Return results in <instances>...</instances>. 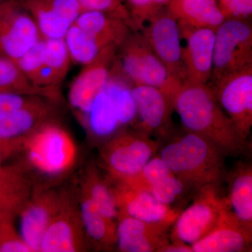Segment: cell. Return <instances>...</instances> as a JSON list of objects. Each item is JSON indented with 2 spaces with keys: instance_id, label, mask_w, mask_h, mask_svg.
I'll use <instances>...</instances> for the list:
<instances>
[{
  "instance_id": "obj_1",
  "label": "cell",
  "mask_w": 252,
  "mask_h": 252,
  "mask_svg": "<svg viewBox=\"0 0 252 252\" xmlns=\"http://www.w3.org/2000/svg\"><path fill=\"white\" fill-rule=\"evenodd\" d=\"M174 108L185 131L211 142L225 157L250 156L251 144L220 107L211 86L184 83L174 99Z\"/></svg>"
},
{
  "instance_id": "obj_5",
  "label": "cell",
  "mask_w": 252,
  "mask_h": 252,
  "mask_svg": "<svg viewBox=\"0 0 252 252\" xmlns=\"http://www.w3.org/2000/svg\"><path fill=\"white\" fill-rule=\"evenodd\" d=\"M220 188V186H207L194 195L193 203L180 212L172 225L170 242L191 246L217 226L228 207Z\"/></svg>"
},
{
  "instance_id": "obj_40",
  "label": "cell",
  "mask_w": 252,
  "mask_h": 252,
  "mask_svg": "<svg viewBox=\"0 0 252 252\" xmlns=\"http://www.w3.org/2000/svg\"><path fill=\"white\" fill-rule=\"evenodd\" d=\"M4 56V55L2 54V52H1V49H0V56Z\"/></svg>"
},
{
  "instance_id": "obj_9",
  "label": "cell",
  "mask_w": 252,
  "mask_h": 252,
  "mask_svg": "<svg viewBox=\"0 0 252 252\" xmlns=\"http://www.w3.org/2000/svg\"><path fill=\"white\" fill-rule=\"evenodd\" d=\"M35 21L18 0L0 2V49L16 61L42 39Z\"/></svg>"
},
{
  "instance_id": "obj_25",
  "label": "cell",
  "mask_w": 252,
  "mask_h": 252,
  "mask_svg": "<svg viewBox=\"0 0 252 252\" xmlns=\"http://www.w3.org/2000/svg\"><path fill=\"white\" fill-rule=\"evenodd\" d=\"M129 81L121 69L117 56L104 91L112 101L121 126L130 125L137 119L132 86Z\"/></svg>"
},
{
  "instance_id": "obj_19",
  "label": "cell",
  "mask_w": 252,
  "mask_h": 252,
  "mask_svg": "<svg viewBox=\"0 0 252 252\" xmlns=\"http://www.w3.org/2000/svg\"><path fill=\"white\" fill-rule=\"evenodd\" d=\"M228 195L225 197L230 211L245 227L252 230V165L238 162L227 173Z\"/></svg>"
},
{
  "instance_id": "obj_6",
  "label": "cell",
  "mask_w": 252,
  "mask_h": 252,
  "mask_svg": "<svg viewBox=\"0 0 252 252\" xmlns=\"http://www.w3.org/2000/svg\"><path fill=\"white\" fill-rule=\"evenodd\" d=\"M252 64V28L248 20L225 19L215 31L210 80L221 78Z\"/></svg>"
},
{
  "instance_id": "obj_11",
  "label": "cell",
  "mask_w": 252,
  "mask_h": 252,
  "mask_svg": "<svg viewBox=\"0 0 252 252\" xmlns=\"http://www.w3.org/2000/svg\"><path fill=\"white\" fill-rule=\"evenodd\" d=\"M119 48L114 44L104 48L92 62L84 65L73 81L69 91V103L84 116L107 84Z\"/></svg>"
},
{
  "instance_id": "obj_14",
  "label": "cell",
  "mask_w": 252,
  "mask_h": 252,
  "mask_svg": "<svg viewBox=\"0 0 252 252\" xmlns=\"http://www.w3.org/2000/svg\"><path fill=\"white\" fill-rule=\"evenodd\" d=\"M179 26L181 36L186 39V47L183 48L186 82L207 84L212 75L215 31L210 28Z\"/></svg>"
},
{
  "instance_id": "obj_17",
  "label": "cell",
  "mask_w": 252,
  "mask_h": 252,
  "mask_svg": "<svg viewBox=\"0 0 252 252\" xmlns=\"http://www.w3.org/2000/svg\"><path fill=\"white\" fill-rule=\"evenodd\" d=\"M252 230L242 224L227 207L213 230L191 245L193 252H252Z\"/></svg>"
},
{
  "instance_id": "obj_37",
  "label": "cell",
  "mask_w": 252,
  "mask_h": 252,
  "mask_svg": "<svg viewBox=\"0 0 252 252\" xmlns=\"http://www.w3.org/2000/svg\"><path fill=\"white\" fill-rule=\"evenodd\" d=\"M28 135L18 138L0 139V165L24 149L25 142Z\"/></svg>"
},
{
  "instance_id": "obj_32",
  "label": "cell",
  "mask_w": 252,
  "mask_h": 252,
  "mask_svg": "<svg viewBox=\"0 0 252 252\" xmlns=\"http://www.w3.org/2000/svg\"><path fill=\"white\" fill-rule=\"evenodd\" d=\"M44 53L45 39L42 38L20 59L14 61L24 75L36 86H42L41 80L45 67Z\"/></svg>"
},
{
  "instance_id": "obj_39",
  "label": "cell",
  "mask_w": 252,
  "mask_h": 252,
  "mask_svg": "<svg viewBox=\"0 0 252 252\" xmlns=\"http://www.w3.org/2000/svg\"><path fill=\"white\" fill-rule=\"evenodd\" d=\"M154 4L157 6V7L160 8L162 5L168 4L171 0H152Z\"/></svg>"
},
{
  "instance_id": "obj_13",
  "label": "cell",
  "mask_w": 252,
  "mask_h": 252,
  "mask_svg": "<svg viewBox=\"0 0 252 252\" xmlns=\"http://www.w3.org/2000/svg\"><path fill=\"white\" fill-rule=\"evenodd\" d=\"M118 250L124 252H161L170 243L172 225L117 217Z\"/></svg>"
},
{
  "instance_id": "obj_36",
  "label": "cell",
  "mask_w": 252,
  "mask_h": 252,
  "mask_svg": "<svg viewBox=\"0 0 252 252\" xmlns=\"http://www.w3.org/2000/svg\"><path fill=\"white\" fill-rule=\"evenodd\" d=\"M225 19L248 20L252 14V0H216Z\"/></svg>"
},
{
  "instance_id": "obj_4",
  "label": "cell",
  "mask_w": 252,
  "mask_h": 252,
  "mask_svg": "<svg viewBox=\"0 0 252 252\" xmlns=\"http://www.w3.org/2000/svg\"><path fill=\"white\" fill-rule=\"evenodd\" d=\"M159 147L158 142L142 131H119L102 145L100 157L111 180L117 183L138 173Z\"/></svg>"
},
{
  "instance_id": "obj_27",
  "label": "cell",
  "mask_w": 252,
  "mask_h": 252,
  "mask_svg": "<svg viewBox=\"0 0 252 252\" xmlns=\"http://www.w3.org/2000/svg\"><path fill=\"white\" fill-rule=\"evenodd\" d=\"M85 117L91 132L99 138L109 140L122 127L112 101L104 89L97 94Z\"/></svg>"
},
{
  "instance_id": "obj_12",
  "label": "cell",
  "mask_w": 252,
  "mask_h": 252,
  "mask_svg": "<svg viewBox=\"0 0 252 252\" xmlns=\"http://www.w3.org/2000/svg\"><path fill=\"white\" fill-rule=\"evenodd\" d=\"M84 233L80 212L65 196L62 206L46 228L41 240L40 252L85 251Z\"/></svg>"
},
{
  "instance_id": "obj_16",
  "label": "cell",
  "mask_w": 252,
  "mask_h": 252,
  "mask_svg": "<svg viewBox=\"0 0 252 252\" xmlns=\"http://www.w3.org/2000/svg\"><path fill=\"white\" fill-rule=\"evenodd\" d=\"M66 195L46 192L28 200L21 212V235L32 252H40L41 240Z\"/></svg>"
},
{
  "instance_id": "obj_33",
  "label": "cell",
  "mask_w": 252,
  "mask_h": 252,
  "mask_svg": "<svg viewBox=\"0 0 252 252\" xmlns=\"http://www.w3.org/2000/svg\"><path fill=\"white\" fill-rule=\"evenodd\" d=\"M149 192L160 203L172 207H175V204L183 200L189 194H193L185 184L173 174L156 183Z\"/></svg>"
},
{
  "instance_id": "obj_30",
  "label": "cell",
  "mask_w": 252,
  "mask_h": 252,
  "mask_svg": "<svg viewBox=\"0 0 252 252\" xmlns=\"http://www.w3.org/2000/svg\"><path fill=\"white\" fill-rule=\"evenodd\" d=\"M64 39L71 60L83 65L92 62L105 48L75 23L69 28Z\"/></svg>"
},
{
  "instance_id": "obj_41",
  "label": "cell",
  "mask_w": 252,
  "mask_h": 252,
  "mask_svg": "<svg viewBox=\"0 0 252 252\" xmlns=\"http://www.w3.org/2000/svg\"><path fill=\"white\" fill-rule=\"evenodd\" d=\"M4 1V0H0V2H1V1Z\"/></svg>"
},
{
  "instance_id": "obj_8",
  "label": "cell",
  "mask_w": 252,
  "mask_h": 252,
  "mask_svg": "<svg viewBox=\"0 0 252 252\" xmlns=\"http://www.w3.org/2000/svg\"><path fill=\"white\" fill-rule=\"evenodd\" d=\"M211 88L239 133L248 140L252 127V64L221 78Z\"/></svg>"
},
{
  "instance_id": "obj_22",
  "label": "cell",
  "mask_w": 252,
  "mask_h": 252,
  "mask_svg": "<svg viewBox=\"0 0 252 252\" xmlns=\"http://www.w3.org/2000/svg\"><path fill=\"white\" fill-rule=\"evenodd\" d=\"M167 11L179 24L216 31L225 21L216 0H171Z\"/></svg>"
},
{
  "instance_id": "obj_7",
  "label": "cell",
  "mask_w": 252,
  "mask_h": 252,
  "mask_svg": "<svg viewBox=\"0 0 252 252\" xmlns=\"http://www.w3.org/2000/svg\"><path fill=\"white\" fill-rule=\"evenodd\" d=\"M30 163L43 173L58 175L67 171L76 158V149L69 134L47 122L28 136L25 142Z\"/></svg>"
},
{
  "instance_id": "obj_34",
  "label": "cell",
  "mask_w": 252,
  "mask_h": 252,
  "mask_svg": "<svg viewBox=\"0 0 252 252\" xmlns=\"http://www.w3.org/2000/svg\"><path fill=\"white\" fill-rule=\"evenodd\" d=\"M12 217L0 220V252H29L31 248L18 234Z\"/></svg>"
},
{
  "instance_id": "obj_10",
  "label": "cell",
  "mask_w": 252,
  "mask_h": 252,
  "mask_svg": "<svg viewBox=\"0 0 252 252\" xmlns=\"http://www.w3.org/2000/svg\"><path fill=\"white\" fill-rule=\"evenodd\" d=\"M147 21L148 26L142 34L170 74L184 84L187 73L178 21L168 11L160 10Z\"/></svg>"
},
{
  "instance_id": "obj_24",
  "label": "cell",
  "mask_w": 252,
  "mask_h": 252,
  "mask_svg": "<svg viewBox=\"0 0 252 252\" xmlns=\"http://www.w3.org/2000/svg\"><path fill=\"white\" fill-rule=\"evenodd\" d=\"M31 94L57 102L61 99L59 86H39L31 82L12 60L0 56V94Z\"/></svg>"
},
{
  "instance_id": "obj_23",
  "label": "cell",
  "mask_w": 252,
  "mask_h": 252,
  "mask_svg": "<svg viewBox=\"0 0 252 252\" xmlns=\"http://www.w3.org/2000/svg\"><path fill=\"white\" fill-rule=\"evenodd\" d=\"M81 193L80 215L84 231L97 250H112L117 246V221L105 216L85 192Z\"/></svg>"
},
{
  "instance_id": "obj_28",
  "label": "cell",
  "mask_w": 252,
  "mask_h": 252,
  "mask_svg": "<svg viewBox=\"0 0 252 252\" xmlns=\"http://www.w3.org/2000/svg\"><path fill=\"white\" fill-rule=\"evenodd\" d=\"M70 56L63 39H45L44 67L41 86H59L69 70Z\"/></svg>"
},
{
  "instance_id": "obj_2",
  "label": "cell",
  "mask_w": 252,
  "mask_h": 252,
  "mask_svg": "<svg viewBox=\"0 0 252 252\" xmlns=\"http://www.w3.org/2000/svg\"><path fill=\"white\" fill-rule=\"evenodd\" d=\"M158 151L170 171L193 195L203 187L220 186L225 180V156L200 136L186 131L160 145Z\"/></svg>"
},
{
  "instance_id": "obj_29",
  "label": "cell",
  "mask_w": 252,
  "mask_h": 252,
  "mask_svg": "<svg viewBox=\"0 0 252 252\" xmlns=\"http://www.w3.org/2000/svg\"><path fill=\"white\" fill-rule=\"evenodd\" d=\"M82 191L90 197L105 216L117 220L118 209L112 187L102 178L94 165L89 167L86 172Z\"/></svg>"
},
{
  "instance_id": "obj_18",
  "label": "cell",
  "mask_w": 252,
  "mask_h": 252,
  "mask_svg": "<svg viewBox=\"0 0 252 252\" xmlns=\"http://www.w3.org/2000/svg\"><path fill=\"white\" fill-rule=\"evenodd\" d=\"M132 94L140 119L138 130L150 135L165 128L174 108V101L163 91L145 85H133Z\"/></svg>"
},
{
  "instance_id": "obj_26",
  "label": "cell",
  "mask_w": 252,
  "mask_h": 252,
  "mask_svg": "<svg viewBox=\"0 0 252 252\" xmlns=\"http://www.w3.org/2000/svg\"><path fill=\"white\" fill-rule=\"evenodd\" d=\"M35 21L44 39H63L72 24L53 8L49 0H18Z\"/></svg>"
},
{
  "instance_id": "obj_21",
  "label": "cell",
  "mask_w": 252,
  "mask_h": 252,
  "mask_svg": "<svg viewBox=\"0 0 252 252\" xmlns=\"http://www.w3.org/2000/svg\"><path fill=\"white\" fill-rule=\"evenodd\" d=\"M74 23L104 47H119L130 32L125 21L103 11H82Z\"/></svg>"
},
{
  "instance_id": "obj_35",
  "label": "cell",
  "mask_w": 252,
  "mask_h": 252,
  "mask_svg": "<svg viewBox=\"0 0 252 252\" xmlns=\"http://www.w3.org/2000/svg\"><path fill=\"white\" fill-rule=\"evenodd\" d=\"M124 0H79L82 11H99L108 13L125 21L132 28L130 11L126 7Z\"/></svg>"
},
{
  "instance_id": "obj_38",
  "label": "cell",
  "mask_w": 252,
  "mask_h": 252,
  "mask_svg": "<svg viewBox=\"0 0 252 252\" xmlns=\"http://www.w3.org/2000/svg\"><path fill=\"white\" fill-rule=\"evenodd\" d=\"M161 252H193L190 245L180 243V242H170Z\"/></svg>"
},
{
  "instance_id": "obj_31",
  "label": "cell",
  "mask_w": 252,
  "mask_h": 252,
  "mask_svg": "<svg viewBox=\"0 0 252 252\" xmlns=\"http://www.w3.org/2000/svg\"><path fill=\"white\" fill-rule=\"evenodd\" d=\"M172 174L161 158L158 155L154 156L138 173L128 180L117 183L149 191L156 183Z\"/></svg>"
},
{
  "instance_id": "obj_3",
  "label": "cell",
  "mask_w": 252,
  "mask_h": 252,
  "mask_svg": "<svg viewBox=\"0 0 252 252\" xmlns=\"http://www.w3.org/2000/svg\"><path fill=\"white\" fill-rule=\"evenodd\" d=\"M119 50L118 62L133 85L157 88L174 101L183 84L170 74L143 34L130 32Z\"/></svg>"
},
{
  "instance_id": "obj_15",
  "label": "cell",
  "mask_w": 252,
  "mask_h": 252,
  "mask_svg": "<svg viewBox=\"0 0 252 252\" xmlns=\"http://www.w3.org/2000/svg\"><path fill=\"white\" fill-rule=\"evenodd\" d=\"M118 215L132 217L147 222L173 225L182 210L167 206L156 199L147 190L116 183L112 187Z\"/></svg>"
},
{
  "instance_id": "obj_20",
  "label": "cell",
  "mask_w": 252,
  "mask_h": 252,
  "mask_svg": "<svg viewBox=\"0 0 252 252\" xmlns=\"http://www.w3.org/2000/svg\"><path fill=\"white\" fill-rule=\"evenodd\" d=\"M31 184L18 165H0V220L15 216L30 199Z\"/></svg>"
}]
</instances>
